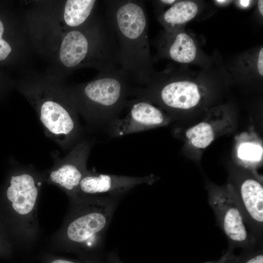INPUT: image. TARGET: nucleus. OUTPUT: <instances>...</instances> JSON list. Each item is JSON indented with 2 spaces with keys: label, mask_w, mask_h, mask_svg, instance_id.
Wrapping results in <instances>:
<instances>
[{
  "label": "nucleus",
  "mask_w": 263,
  "mask_h": 263,
  "mask_svg": "<svg viewBox=\"0 0 263 263\" xmlns=\"http://www.w3.org/2000/svg\"><path fill=\"white\" fill-rule=\"evenodd\" d=\"M251 0H241L238 1L239 5L241 7H244V8H246V7H248L251 3Z\"/></svg>",
  "instance_id": "412c9836"
},
{
  "label": "nucleus",
  "mask_w": 263,
  "mask_h": 263,
  "mask_svg": "<svg viewBox=\"0 0 263 263\" xmlns=\"http://www.w3.org/2000/svg\"><path fill=\"white\" fill-rule=\"evenodd\" d=\"M208 203L218 226L228 241V248L245 249L260 246L247 230L241 212L228 188L210 189Z\"/></svg>",
  "instance_id": "39448f33"
},
{
  "label": "nucleus",
  "mask_w": 263,
  "mask_h": 263,
  "mask_svg": "<svg viewBox=\"0 0 263 263\" xmlns=\"http://www.w3.org/2000/svg\"><path fill=\"white\" fill-rule=\"evenodd\" d=\"M41 183L28 172L11 176L6 198L20 228L21 235L32 239L38 228L37 207Z\"/></svg>",
  "instance_id": "20e7f679"
},
{
  "label": "nucleus",
  "mask_w": 263,
  "mask_h": 263,
  "mask_svg": "<svg viewBox=\"0 0 263 263\" xmlns=\"http://www.w3.org/2000/svg\"><path fill=\"white\" fill-rule=\"evenodd\" d=\"M256 67L259 74L263 75V48L262 47L259 52L257 57Z\"/></svg>",
  "instance_id": "6ab92c4d"
},
{
  "label": "nucleus",
  "mask_w": 263,
  "mask_h": 263,
  "mask_svg": "<svg viewBox=\"0 0 263 263\" xmlns=\"http://www.w3.org/2000/svg\"><path fill=\"white\" fill-rule=\"evenodd\" d=\"M233 249L228 248L226 252L218 260L203 263H238V255L233 253Z\"/></svg>",
  "instance_id": "f3484780"
},
{
  "label": "nucleus",
  "mask_w": 263,
  "mask_h": 263,
  "mask_svg": "<svg viewBox=\"0 0 263 263\" xmlns=\"http://www.w3.org/2000/svg\"><path fill=\"white\" fill-rule=\"evenodd\" d=\"M128 114L112 122L105 129L111 138L143 132L161 125L167 121L162 112L150 101L136 97L128 100Z\"/></svg>",
  "instance_id": "423d86ee"
},
{
  "label": "nucleus",
  "mask_w": 263,
  "mask_h": 263,
  "mask_svg": "<svg viewBox=\"0 0 263 263\" xmlns=\"http://www.w3.org/2000/svg\"><path fill=\"white\" fill-rule=\"evenodd\" d=\"M86 42L83 31L74 30L68 32L60 47L59 58L61 62L69 68L84 64L87 56Z\"/></svg>",
  "instance_id": "9b49d317"
},
{
  "label": "nucleus",
  "mask_w": 263,
  "mask_h": 263,
  "mask_svg": "<svg viewBox=\"0 0 263 263\" xmlns=\"http://www.w3.org/2000/svg\"><path fill=\"white\" fill-rule=\"evenodd\" d=\"M238 263H263V246L243 249L238 255Z\"/></svg>",
  "instance_id": "dca6fc26"
},
{
  "label": "nucleus",
  "mask_w": 263,
  "mask_h": 263,
  "mask_svg": "<svg viewBox=\"0 0 263 263\" xmlns=\"http://www.w3.org/2000/svg\"><path fill=\"white\" fill-rule=\"evenodd\" d=\"M258 7L260 14L263 15V0H260L258 1Z\"/></svg>",
  "instance_id": "4be33fe9"
},
{
  "label": "nucleus",
  "mask_w": 263,
  "mask_h": 263,
  "mask_svg": "<svg viewBox=\"0 0 263 263\" xmlns=\"http://www.w3.org/2000/svg\"><path fill=\"white\" fill-rule=\"evenodd\" d=\"M186 135L193 146L201 149L207 148L214 139L211 126L204 122L188 129Z\"/></svg>",
  "instance_id": "ddd939ff"
},
{
  "label": "nucleus",
  "mask_w": 263,
  "mask_h": 263,
  "mask_svg": "<svg viewBox=\"0 0 263 263\" xmlns=\"http://www.w3.org/2000/svg\"><path fill=\"white\" fill-rule=\"evenodd\" d=\"M105 260L106 263H124L120 260L115 251L109 252L105 257Z\"/></svg>",
  "instance_id": "aec40b11"
},
{
  "label": "nucleus",
  "mask_w": 263,
  "mask_h": 263,
  "mask_svg": "<svg viewBox=\"0 0 263 263\" xmlns=\"http://www.w3.org/2000/svg\"><path fill=\"white\" fill-rule=\"evenodd\" d=\"M198 11V5L194 1L177 0L157 15L165 31L170 33L181 29L183 25L197 15Z\"/></svg>",
  "instance_id": "9d476101"
},
{
  "label": "nucleus",
  "mask_w": 263,
  "mask_h": 263,
  "mask_svg": "<svg viewBox=\"0 0 263 263\" xmlns=\"http://www.w3.org/2000/svg\"><path fill=\"white\" fill-rule=\"evenodd\" d=\"M104 11L113 27L121 68L135 86L146 85L155 73L148 37V19L142 0H105Z\"/></svg>",
  "instance_id": "f257e3e1"
},
{
  "label": "nucleus",
  "mask_w": 263,
  "mask_h": 263,
  "mask_svg": "<svg viewBox=\"0 0 263 263\" xmlns=\"http://www.w3.org/2000/svg\"><path fill=\"white\" fill-rule=\"evenodd\" d=\"M134 86L129 74L121 68L100 72L79 89V109L92 124L105 130L127 107V97Z\"/></svg>",
  "instance_id": "7ed1b4c3"
},
{
  "label": "nucleus",
  "mask_w": 263,
  "mask_h": 263,
  "mask_svg": "<svg viewBox=\"0 0 263 263\" xmlns=\"http://www.w3.org/2000/svg\"><path fill=\"white\" fill-rule=\"evenodd\" d=\"M262 154L263 148L260 146L251 143L242 144L238 150V157L244 160L259 161Z\"/></svg>",
  "instance_id": "4468645a"
},
{
  "label": "nucleus",
  "mask_w": 263,
  "mask_h": 263,
  "mask_svg": "<svg viewBox=\"0 0 263 263\" xmlns=\"http://www.w3.org/2000/svg\"><path fill=\"white\" fill-rule=\"evenodd\" d=\"M0 39H1V38H0Z\"/></svg>",
  "instance_id": "b1692460"
},
{
  "label": "nucleus",
  "mask_w": 263,
  "mask_h": 263,
  "mask_svg": "<svg viewBox=\"0 0 263 263\" xmlns=\"http://www.w3.org/2000/svg\"><path fill=\"white\" fill-rule=\"evenodd\" d=\"M98 1L95 0H67L64 11V19L70 27H77L89 18Z\"/></svg>",
  "instance_id": "f8f14e48"
},
{
  "label": "nucleus",
  "mask_w": 263,
  "mask_h": 263,
  "mask_svg": "<svg viewBox=\"0 0 263 263\" xmlns=\"http://www.w3.org/2000/svg\"><path fill=\"white\" fill-rule=\"evenodd\" d=\"M92 145L88 140L77 143L49 174L48 181L63 189L71 201L76 199L79 183L88 170L86 163Z\"/></svg>",
  "instance_id": "6e6552de"
},
{
  "label": "nucleus",
  "mask_w": 263,
  "mask_h": 263,
  "mask_svg": "<svg viewBox=\"0 0 263 263\" xmlns=\"http://www.w3.org/2000/svg\"><path fill=\"white\" fill-rule=\"evenodd\" d=\"M215 2H216L218 3L221 4H225L226 3L230 2V1H229V0H215Z\"/></svg>",
  "instance_id": "5701e85b"
},
{
  "label": "nucleus",
  "mask_w": 263,
  "mask_h": 263,
  "mask_svg": "<svg viewBox=\"0 0 263 263\" xmlns=\"http://www.w3.org/2000/svg\"><path fill=\"white\" fill-rule=\"evenodd\" d=\"M11 51L10 45L2 38L0 39V60L5 59Z\"/></svg>",
  "instance_id": "a211bd4d"
},
{
  "label": "nucleus",
  "mask_w": 263,
  "mask_h": 263,
  "mask_svg": "<svg viewBox=\"0 0 263 263\" xmlns=\"http://www.w3.org/2000/svg\"><path fill=\"white\" fill-rule=\"evenodd\" d=\"M42 263H106L103 257L93 259H72L52 255H44L41 256Z\"/></svg>",
  "instance_id": "2eb2a0df"
},
{
  "label": "nucleus",
  "mask_w": 263,
  "mask_h": 263,
  "mask_svg": "<svg viewBox=\"0 0 263 263\" xmlns=\"http://www.w3.org/2000/svg\"><path fill=\"white\" fill-rule=\"evenodd\" d=\"M158 55L179 63H189L196 58L197 48L193 38L181 29L165 31L156 42Z\"/></svg>",
  "instance_id": "1a4fd4ad"
},
{
  "label": "nucleus",
  "mask_w": 263,
  "mask_h": 263,
  "mask_svg": "<svg viewBox=\"0 0 263 263\" xmlns=\"http://www.w3.org/2000/svg\"><path fill=\"white\" fill-rule=\"evenodd\" d=\"M121 198L87 197L71 201V209L58 234L57 248L78 258L103 257L106 234Z\"/></svg>",
  "instance_id": "f03ea898"
},
{
  "label": "nucleus",
  "mask_w": 263,
  "mask_h": 263,
  "mask_svg": "<svg viewBox=\"0 0 263 263\" xmlns=\"http://www.w3.org/2000/svg\"><path fill=\"white\" fill-rule=\"evenodd\" d=\"M154 181V177L152 175L133 177L98 173L88 170L79 183L76 199L102 196L122 197L136 186L151 184Z\"/></svg>",
  "instance_id": "0eeeda50"
}]
</instances>
